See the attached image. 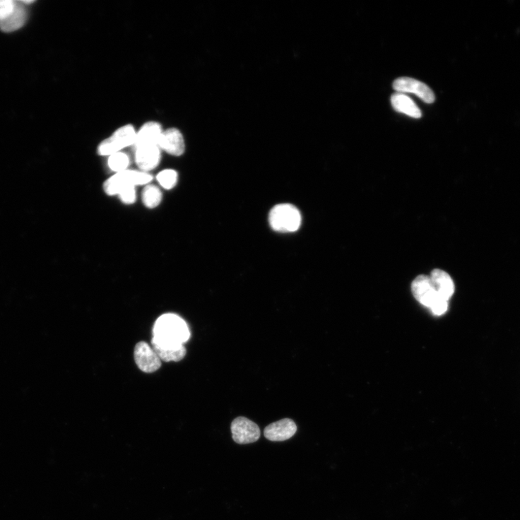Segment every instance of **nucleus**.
I'll use <instances>...</instances> for the list:
<instances>
[{"label":"nucleus","mask_w":520,"mask_h":520,"mask_svg":"<svg viewBox=\"0 0 520 520\" xmlns=\"http://www.w3.org/2000/svg\"><path fill=\"white\" fill-rule=\"evenodd\" d=\"M190 338L186 321L175 314L160 316L153 327L152 345L159 346H178L184 345Z\"/></svg>","instance_id":"obj_1"},{"label":"nucleus","mask_w":520,"mask_h":520,"mask_svg":"<svg viewBox=\"0 0 520 520\" xmlns=\"http://www.w3.org/2000/svg\"><path fill=\"white\" fill-rule=\"evenodd\" d=\"M269 223L272 229L278 232H295L302 224L300 211L290 204H280L275 206L269 214Z\"/></svg>","instance_id":"obj_2"},{"label":"nucleus","mask_w":520,"mask_h":520,"mask_svg":"<svg viewBox=\"0 0 520 520\" xmlns=\"http://www.w3.org/2000/svg\"><path fill=\"white\" fill-rule=\"evenodd\" d=\"M137 133L133 125L126 124L119 127L109 138L105 140L98 148L101 155H112L123 148L134 146Z\"/></svg>","instance_id":"obj_3"},{"label":"nucleus","mask_w":520,"mask_h":520,"mask_svg":"<svg viewBox=\"0 0 520 520\" xmlns=\"http://www.w3.org/2000/svg\"><path fill=\"white\" fill-rule=\"evenodd\" d=\"M231 430L234 441L239 444L256 442L260 437V430L254 422L245 417L233 420Z\"/></svg>","instance_id":"obj_4"},{"label":"nucleus","mask_w":520,"mask_h":520,"mask_svg":"<svg viewBox=\"0 0 520 520\" xmlns=\"http://www.w3.org/2000/svg\"><path fill=\"white\" fill-rule=\"evenodd\" d=\"M413 295L415 300L427 307L430 308L440 296L430 277L425 275L418 276L411 285Z\"/></svg>","instance_id":"obj_5"},{"label":"nucleus","mask_w":520,"mask_h":520,"mask_svg":"<svg viewBox=\"0 0 520 520\" xmlns=\"http://www.w3.org/2000/svg\"><path fill=\"white\" fill-rule=\"evenodd\" d=\"M394 88L398 93H414L427 104H432L435 101V93L428 85L410 78L404 77L396 80Z\"/></svg>","instance_id":"obj_6"},{"label":"nucleus","mask_w":520,"mask_h":520,"mask_svg":"<svg viewBox=\"0 0 520 520\" xmlns=\"http://www.w3.org/2000/svg\"><path fill=\"white\" fill-rule=\"evenodd\" d=\"M135 361L138 368L145 373H153L161 367V360L155 352L146 342H139L135 348Z\"/></svg>","instance_id":"obj_7"},{"label":"nucleus","mask_w":520,"mask_h":520,"mask_svg":"<svg viewBox=\"0 0 520 520\" xmlns=\"http://www.w3.org/2000/svg\"><path fill=\"white\" fill-rule=\"evenodd\" d=\"M297 431L295 422L284 418L273 422L264 430L265 437L272 442H283L294 437Z\"/></svg>","instance_id":"obj_8"},{"label":"nucleus","mask_w":520,"mask_h":520,"mask_svg":"<svg viewBox=\"0 0 520 520\" xmlns=\"http://www.w3.org/2000/svg\"><path fill=\"white\" fill-rule=\"evenodd\" d=\"M158 146L175 156L182 155L185 150L183 136L176 128H170L162 132Z\"/></svg>","instance_id":"obj_9"},{"label":"nucleus","mask_w":520,"mask_h":520,"mask_svg":"<svg viewBox=\"0 0 520 520\" xmlns=\"http://www.w3.org/2000/svg\"><path fill=\"white\" fill-rule=\"evenodd\" d=\"M158 146H143L136 148V162L143 172L154 170L160 160V151Z\"/></svg>","instance_id":"obj_10"},{"label":"nucleus","mask_w":520,"mask_h":520,"mask_svg":"<svg viewBox=\"0 0 520 520\" xmlns=\"http://www.w3.org/2000/svg\"><path fill=\"white\" fill-rule=\"evenodd\" d=\"M161 125L156 122L146 123L137 133L134 146L136 148L143 146H158L162 134Z\"/></svg>","instance_id":"obj_11"},{"label":"nucleus","mask_w":520,"mask_h":520,"mask_svg":"<svg viewBox=\"0 0 520 520\" xmlns=\"http://www.w3.org/2000/svg\"><path fill=\"white\" fill-rule=\"evenodd\" d=\"M430 278L438 294L449 301L454 292V284L449 275L444 271L435 269Z\"/></svg>","instance_id":"obj_12"},{"label":"nucleus","mask_w":520,"mask_h":520,"mask_svg":"<svg viewBox=\"0 0 520 520\" xmlns=\"http://www.w3.org/2000/svg\"><path fill=\"white\" fill-rule=\"evenodd\" d=\"M391 104L396 111L410 117L419 119L422 114L410 97L402 93H396L391 97Z\"/></svg>","instance_id":"obj_13"},{"label":"nucleus","mask_w":520,"mask_h":520,"mask_svg":"<svg viewBox=\"0 0 520 520\" xmlns=\"http://www.w3.org/2000/svg\"><path fill=\"white\" fill-rule=\"evenodd\" d=\"M28 13L22 2H16L13 13L6 19L0 21V29L10 32L22 28L27 20Z\"/></svg>","instance_id":"obj_14"},{"label":"nucleus","mask_w":520,"mask_h":520,"mask_svg":"<svg viewBox=\"0 0 520 520\" xmlns=\"http://www.w3.org/2000/svg\"><path fill=\"white\" fill-rule=\"evenodd\" d=\"M160 360L165 362H179L186 355V348L184 345L178 346H159L152 345Z\"/></svg>","instance_id":"obj_15"},{"label":"nucleus","mask_w":520,"mask_h":520,"mask_svg":"<svg viewBox=\"0 0 520 520\" xmlns=\"http://www.w3.org/2000/svg\"><path fill=\"white\" fill-rule=\"evenodd\" d=\"M142 199L143 203L147 208H154L160 203L162 193L158 187L148 184L143 189Z\"/></svg>","instance_id":"obj_16"},{"label":"nucleus","mask_w":520,"mask_h":520,"mask_svg":"<svg viewBox=\"0 0 520 520\" xmlns=\"http://www.w3.org/2000/svg\"><path fill=\"white\" fill-rule=\"evenodd\" d=\"M108 164L112 171L119 173L126 170L129 165V158L126 154L118 152L110 156Z\"/></svg>","instance_id":"obj_17"},{"label":"nucleus","mask_w":520,"mask_h":520,"mask_svg":"<svg viewBox=\"0 0 520 520\" xmlns=\"http://www.w3.org/2000/svg\"><path fill=\"white\" fill-rule=\"evenodd\" d=\"M177 173L172 170L160 172L157 176L158 183L166 189H172L177 184Z\"/></svg>","instance_id":"obj_18"},{"label":"nucleus","mask_w":520,"mask_h":520,"mask_svg":"<svg viewBox=\"0 0 520 520\" xmlns=\"http://www.w3.org/2000/svg\"><path fill=\"white\" fill-rule=\"evenodd\" d=\"M119 196L121 201L126 204L134 203L136 199L135 186L124 187L119 193Z\"/></svg>","instance_id":"obj_19"},{"label":"nucleus","mask_w":520,"mask_h":520,"mask_svg":"<svg viewBox=\"0 0 520 520\" xmlns=\"http://www.w3.org/2000/svg\"><path fill=\"white\" fill-rule=\"evenodd\" d=\"M16 1L13 0H0V21L8 18L14 11Z\"/></svg>","instance_id":"obj_20"},{"label":"nucleus","mask_w":520,"mask_h":520,"mask_svg":"<svg viewBox=\"0 0 520 520\" xmlns=\"http://www.w3.org/2000/svg\"><path fill=\"white\" fill-rule=\"evenodd\" d=\"M448 308V301L439 296L430 307L433 314L437 316L444 314Z\"/></svg>","instance_id":"obj_21"},{"label":"nucleus","mask_w":520,"mask_h":520,"mask_svg":"<svg viewBox=\"0 0 520 520\" xmlns=\"http://www.w3.org/2000/svg\"><path fill=\"white\" fill-rule=\"evenodd\" d=\"M21 2L23 4H30L34 3V1H32V0H23V1H21Z\"/></svg>","instance_id":"obj_22"}]
</instances>
